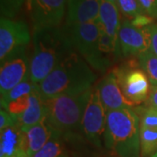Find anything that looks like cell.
<instances>
[{"instance_id": "cell-2", "label": "cell", "mask_w": 157, "mask_h": 157, "mask_svg": "<svg viewBox=\"0 0 157 157\" xmlns=\"http://www.w3.org/2000/svg\"><path fill=\"white\" fill-rule=\"evenodd\" d=\"M95 80L91 67L74 51L37 86L43 100L47 101L65 94L91 90Z\"/></svg>"}, {"instance_id": "cell-7", "label": "cell", "mask_w": 157, "mask_h": 157, "mask_svg": "<svg viewBox=\"0 0 157 157\" xmlns=\"http://www.w3.org/2000/svg\"><path fill=\"white\" fill-rule=\"evenodd\" d=\"M107 111L101 100L98 87L92 90L85 109L80 130L86 138L97 147L101 146L106 129Z\"/></svg>"}, {"instance_id": "cell-20", "label": "cell", "mask_w": 157, "mask_h": 157, "mask_svg": "<svg viewBox=\"0 0 157 157\" xmlns=\"http://www.w3.org/2000/svg\"><path fill=\"white\" fill-rule=\"evenodd\" d=\"M35 88H36V85L33 84L30 78L23 81L20 84L16 86L14 88H12L6 95L1 97L0 100L1 108H6L8 103H10L11 101L17 100L25 96L30 95Z\"/></svg>"}, {"instance_id": "cell-27", "label": "cell", "mask_w": 157, "mask_h": 157, "mask_svg": "<svg viewBox=\"0 0 157 157\" xmlns=\"http://www.w3.org/2000/svg\"><path fill=\"white\" fill-rule=\"evenodd\" d=\"M17 125L16 119L8 113L6 109L1 108L0 110V131L10 127H13Z\"/></svg>"}, {"instance_id": "cell-13", "label": "cell", "mask_w": 157, "mask_h": 157, "mask_svg": "<svg viewBox=\"0 0 157 157\" xmlns=\"http://www.w3.org/2000/svg\"><path fill=\"white\" fill-rule=\"evenodd\" d=\"M101 4V0H67L66 25L98 20Z\"/></svg>"}, {"instance_id": "cell-31", "label": "cell", "mask_w": 157, "mask_h": 157, "mask_svg": "<svg viewBox=\"0 0 157 157\" xmlns=\"http://www.w3.org/2000/svg\"><path fill=\"white\" fill-rule=\"evenodd\" d=\"M11 157H28V155H26V153L24 151V150H19V151L17 152L13 156Z\"/></svg>"}, {"instance_id": "cell-9", "label": "cell", "mask_w": 157, "mask_h": 157, "mask_svg": "<svg viewBox=\"0 0 157 157\" xmlns=\"http://www.w3.org/2000/svg\"><path fill=\"white\" fill-rule=\"evenodd\" d=\"M34 30L59 26L65 17L67 0H25Z\"/></svg>"}, {"instance_id": "cell-17", "label": "cell", "mask_w": 157, "mask_h": 157, "mask_svg": "<svg viewBox=\"0 0 157 157\" xmlns=\"http://www.w3.org/2000/svg\"><path fill=\"white\" fill-rule=\"evenodd\" d=\"M24 132L15 125L1 130L0 157L13 156L19 150H24Z\"/></svg>"}, {"instance_id": "cell-26", "label": "cell", "mask_w": 157, "mask_h": 157, "mask_svg": "<svg viewBox=\"0 0 157 157\" xmlns=\"http://www.w3.org/2000/svg\"><path fill=\"white\" fill-rule=\"evenodd\" d=\"M145 14L157 18V0H137Z\"/></svg>"}, {"instance_id": "cell-24", "label": "cell", "mask_w": 157, "mask_h": 157, "mask_svg": "<svg viewBox=\"0 0 157 157\" xmlns=\"http://www.w3.org/2000/svg\"><path fill=\"white\" fill-rule=\"evenodd\" d=\"M141 113H137L140 117V127L143 128L157 129V109L148 107L146 109L140 108Z\"/></svg>"}, {"instance_id": "cell-8", "label": "cell", "mask_w": 157, "mask_h": 157, "mask_svg": "<svg viewBox=\"0 0 157 157\" xmlns=\"http://www.w3.org/2000/svg\"><path fill=\"white\" fill-rule=\"evenodd\" d=\"M124 96L134 105H139L147 100L150 81L142 69L121 67L113 71Z\"/></svg>"}, {"instance_id": "cell-18", "label": "cell", "mask_w": 157, "mask_h": 157, "mask_svg": "<svg viewBox=\"0 0 157 157\" xmlns=\"http://www.w3.org/2000/svg\"><path fill=\"white\" fill-rule=\"evenodd\" d=\"M67 149L61 139V133L56 132L48 142L33 157H67Z\"/></svg>"}, {"instance_id": "cell-12", "label": "cell", "mask_w": 157, "mask_h": 157, "mask_svg": "<svg viewBox=\"0 0 157 157\" xmlns=\"http://www.w3.org/2000/svg\"><path fill=\"white\" fill-rule=\"evenodd\" d=\"M97 87L107 112L135 106L124 96L113 72L107 74Z\"/></svg>"}, {"instance_id": "cell-29", "label": "cell", "mask_w": 157, "mask_h": 157, "mask_svg": "<svg viewBox=\"0 0 157 157\" xmlns=\"http://www.w3.org/2000/svg\"><path fill=\"white\" fill-rule=\"evenodd\" d=\"M147 103L148 107L157 109V85H151Z\"/></svg>"}, {"instance_id": "cell-3", "label": "cell", "mask_w": 157, "mask_h": 157, "mask_svg": "<svg viewBox=\"0 0 157 157\" xmlns=\"http://www.w3.org/2000/svg\"><path fill=\"white\" fill-rule=\"evenodd\" d=\"M140 130V117L132 107L107 112L104 144L119 157H139Z\"/></svg>"}, {"instance_id": "cell-4", "label": "cell", "mask_w": 157, "mask_h": 157, "mask_svg": "<svg viewBox=\"0 0 157 157\" xmlns=\"http://www.w3.org/2000/svg\"><path fill=\"white\" fill-rule=\"evenodd\" d=\"M93 88L85 92L65 94L45 101L46 119L51 126L61 134L80 128Z\"/></svg>"}, {"instance_id": "cell-1", "label": "cell", "mask_w": 157, "mask_h": 157, "mask_svg": "<svg viewBox=\"0 0 157 157\" xmlns=\"http://www.w3.org/2000/svg\"><path fill=\"white\" fill-rule=\"evenodd\" d=\"M33 52L30 59V79L35 85L43 81L57 66L74 52L66 28L34 30Z\"/></svg>"}, {"instance_id": "cell-33", "label": "cell", "mask_w": 157, "mask_h": 157, "mask_svg": "<svg viewBox=\"0 0 157 157\" xmlns=\"http://www.w3.org/2000/svg\"><path fill=\"white\" fill-rule=\"evenodd\" d=\"M152 157H157V151L155 152V155H154Z\"/></svg>"}, {"instance_id": "cell-22", "label": "cell", "mask_w": 157, "mask_h": 157, "mask_svg": "<svg viewBox=\"0 0 157 157\" xmlns=\"http://www.w3.org/2000/svg\"><path fill=\"white\" fill-rule=\"evenodd\" d=\"M117 6L125 17L135 18L139 15L145 14L137 0H118Z\"/></svg>"}, {"instance_id": "cell-25", "label": "cell", "mask_w": 157, "mask_h": 157, "mask_svg": "<svg viewBox=\"0 0 157 157\" xmlns=\"http://www.w3.org/2000/svg\"><path fill=\"white\" fill-rule=\"evenodd\" d=\"M29 96H25L22 98H19L17 100L11 101L6 106V109L8 113H10L11 115L15 119H17L18 116H20L26 110V108L29 106Z\"/></svg>"}, {"instance_id": "cell-5", "label": "cell", "mask_w": 157, "mask_h": 157, "mask_svg": "<svg viewBox=\"0 0 157 157\" xmlns=\"http://www.w3.org/2000/svg\"><path fill=\"white\" fill-rule=\"evenodd\" d=\"M73 48L77 50L91 67L105 72L110 66V59L100 49V25L98 20L66 25Z\"/></svg>"}, {"instance_id": "cell-32", "label": "cell", "mask_w": 157, "mask_h": 157, "mask_svg": "<svg viewBox=\"0 0 157 157\" xmlns=\"http://www.w3.org/2000/svg\"><path fill=\"white\" fill-rule=\"evenodd\" d=\"M111 2H113V3H114V4H117V1L118 0H110Z\"/></svg>"}, {"instance_id": "cell-11", "label": "cell", "mask_w": 157, "mask_h": 157, "mask_svg": "<svg viewBox=\"0 0 157 157\" xmlns=\"http://www.w3.org/2000/svg\"><path fill=\"white\" fill-rule=\"evenodd\" d=\"M28 78H30V60L25 52L2 62L0 68L1 97Z\"/></svg>"}, {"instance_id": "cell-15", "label": "cell", "mask_w": 157, "mask_h": 157, "mask_svg": "<svg viewBox=\"0 0 157 157\" xmlns=\"http://www.w3.org/2000/svg\"><path fill=\"white\" fill-rule=\"evenodd\" d=\"M98 22L114 45L120 48L119 33L121 29L120 10L116 4L110 0H101ZM121 49V48H120Z\"/></svg>"}, {"instance_id": "cell-19", "label": "cell", "mask_w": 157, "mask_h": 157, "mask_svg": "<svg viewBox=\"0 0 157 157\" xmlns=\"http://www.w3.org/2000/svg\"><path fill=\"white\" fill-rule=\"evenodd\" d=\"M157 151V129L140 130V156L152 157Z\"/></svg>"}, {"instance_id": "cell-23", "label": "cell", "mask_w": 157, "mask_h": 157, "mask_svg": "<svg viewBox=\"0 0 157 157\" xmlns=\"http://www.w3.org/2000/svg\"><path fill=\"white\" fill-rule=\"evenodd\" d=\"M25 0H0L1 17L12 19L19 13Z\"/></svg>"}, {"instance_id": "cell-10", "label": "cell", "mask_w": 157, "mask_h": 157, "mask_svg": "<svg viewBox=\"0 0 157 157\" xmlns=\"http://www.w3.org/2000/svg\"><path fill=\"white\" fill-rule=\"evenodd\" d=\"M152 25L137 28L129 20H125L119 33V44L125 56H140L150 50Z\"/></svg>"}, {"instance_id": "cell-6", "label": "cell", "mask_w": 157, "mask_h": 157, "mask_svg": "<svg viewBox=\"0 0 157 157\" xmlns=\"http://www.w3.org/2000/svg\"><path fill=\"white\" fill-rule=\"evenodd\" d=\"M31 41L28 25L23 21L0 18V61L25 52Z\"/></svg>"}, {"instance_id": "cell-16", "label": "cell", "mask_w": 157, "mask_h": 157, "mask_svg": "<svg viewBox=\"0 0 157 157\" xmlns=\"http://www.w3.org/2000/svg\"><path fill=\"white\" fill-rule=\"evenodd\" d=\"M46 115L45 101L40 95L38 86L29 96V106L20 116L16 119L17 125L22 131H25L40 122Z\"/></svg>"}, {"instance_id": "cell-28", "label": "cell", "mask_w": 157, "mask_h": 157, "mask_svg": "<svg viewBox=\"0 0 157 157\" xmlns=\"http://www.w3.org/2000/svg\"><path fill=\"white\" fill-rule=\"evenodd\" d=\"M153 20H154V18L149 17L148 15L141 14V15H139L135 18H133L130 22L134 26L137 27V28H144V27L150 26Z\"/></svg>"}, {"instance_id": "cell-21", "label": "cell", "mask_w": 157, "mask_h": 157, "mask_svg": "<svg viewBox=\"0 0 157 157\" xmlns=\"http://www.w3.org/2000/svg\"><path fill=\"white\" fill-rule=\"evenodd\" d=\"M139 65L146 73L151 85H157V56L151 51L140 54L139 56Z\"/></svg>"}, {"instance_id": "cell-14", "label": "cell", "mask_w": 157, "mask_h": 157, "mask_svg": "<svg viewBox=\"0 0 157 157\" xmlns=\"http://www.w3.org/2000/svg\"><path fill=\"white\" fill-rule=\"evenodd\" d=\"M24 132V147L23 149L26 153L28 157H33L39 151L48 140L52 138V136L56 132L55 129L51 126L45 115L44 119Z\"/></svg>"}, {"instance_id": "cell-30", "label": "cell", "mask_w": 157, "mask_h": 157, "mask_svg": "<svg viewBox=\"0 0 157 157\" xmlns=\"http://www.w3.org/2000/svg\"><path fill=\"white\" fill-rule=\"evenodd\" d=\"M150 51L157 56V24L152 25L151 47Z\"/></svg>"}, {"instance_id": "cell-34", "label": "cell", "mask_w": 157, "mask_h": 157, "mask_svg": "<svg viewBox=\"0 0 157 157\" xmlns=\"http://www.w3.org/2000/svg\"><path fill=\"white\" fill-rule=\"evenodd\" d=\"M67 157H68V156H67Z\"/></svg>"}]
</instances>
